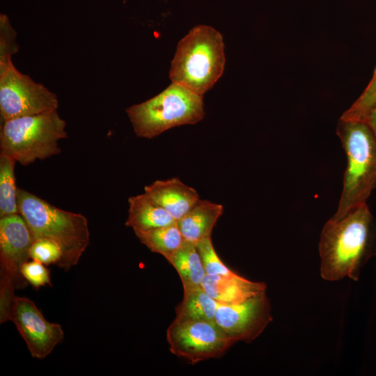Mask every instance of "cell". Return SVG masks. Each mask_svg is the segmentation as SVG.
Here are the masks:
<instances>
[{
	"label": "cell",
	"mask_w": 376,
	"mask_h": 376,
	"mask_svg": "<svg viewBox=\"0 0 376 376\" xmlns=\"http://www.w3.org/2000/svg\"><path fill=\"white\" fill-rule=\"evenodd\" d=\"M202 287L219 304H234L266 292L267 285L249 281L237 273L230 276L207 275Z\"/></svg>",
	"instance_id": "13"
},
{
	"label": "cell",
	"mask_w": 376,
	"mask_h": 376,
	"mask_svg": "<svg viewBox=\"0 0 376 376\" xmlns=\"http://www.w3.org/2000/svg\"><path fill=\"white\" fill-rule=\"evenodd\" d=\"M135 235L150 251L163 256L166 260L185 241L177 222L149 231L135 233Z\"/></svg>",
	"instance_id": "18"
},
{
	"label": "cell",
	"mask_w": 376,
	"mask_h": 376,
	"mask_svg": "<svg viewBox=\"0 0 376 376\" xmlns=\"http://www.w3.org/2000/svg\"><path fill=\"white\" fill-rule=\"evenodd\" d=\"M225 60L221 34L210 26H196L178 42L170 79L203 97L222 75Z\"/></svg>",
	"instance_id": "4"
},
{
	"label": "cell",
	"mask_w": 376,
	"mask_h": 376,
	"mask_svg": "<svg viewBox=\"0 0 376 376\" xmlns=\"http://www.w3.org/2000/svg\"><path fill=\"white\" fill-rule=\"evenodd\" d=\"M12 157L0 153V218L19 214L15 164Z\"/></svg>",
	"instance_id": "19"
},
{
	"label": "cell",
	"mask_w": 376,
	"mask_h": 376,
	"mask_svg": "<svg viewBox=\"0 0 376 376\" xmlns=\"http://www.w3.org/2000/svg\"><path fill=\"white\" fill-rule=\"evenodd\" d=\"M10 320L34 358H45L63 341L64 332L61 326L47 321L35 303L27 297H15Z\"/></svg>",
	"instance_id": "11"
},
{
	"label": "cell",
	"mask_w": 376,
	"mask_h": 376,
	"mask_svg": "<svg viewBox=\"0 0 376 376\" xmlns=\"http://www.w3.org/2000/svg\"><path fill=\"white\" fill-rule=\"evenodd\" d=\"M33 238L20 214L0 218V322L10 320L15 290L27 281L21 267L29 261Z\"/></svg>",
	"instance_id": "7"
},
{
	"label": "cell",
	"mask_w": 376,
	"mask_h": 376,
	"mask_svg": "<svg viewBox=\"0 0 376 376\" xmlns=\"http://www.w3.org/2000/svg\"><path fill=\"white\" fill-rule=\"evenodd\" d=\"M272 321L266 292L234 304H219L215 322L235 342L251 343Z\"/></svg>",
	"instance_id": "10"
},
{
	"label": "cell",
	"mask_w": 376,
	"mask_h": 376,
	"mask_svg": "<svg viewBox=\"0 0 376 376\" xmlns=\"http://www.w3.org/2000/svg\"><path fill=\"white\" fill-rule=\"evenodd\" d=\"M375 71H376V66H375V70H374V72H375Z\"/></svg>",
	"instance_id": "26"
},
{
	"label": "cell",
	"mask_w": 376,
	"mask_h": 376,
	"mask_svg": "<svg viewBox=\"0 0 376 376\" xmlns=\"http://www.w3.org/2000/svg\"><path fill=\"white\" fill-rule=\"evenodd\" d=\"M224 207L208 200L199 199L180 219L178 226L186 241L196 244L210 237L219 218L222 215Z\"/></svg>",
	"instance_id": "14"
},
{
	"label": "cell",
	"mask_w": 376,
	"mask_h": 376,
	"mask_svg": "<svg viewBox=\"0 0 376 376\" xmlns=\"http://www.w3.org/2000/svg\"><path fill=\"white\" fill-rule=\"evenodd\" d=\"M376 105V71L361 95L346 110L340 119L366 122Z\"/></svg>",
	"instance_id": "20"
},
{
	"label": "cell",
	"mask_w": 376,
	"mask_h": 376,
	"mask_svg": "<svg viewBox=\"0 0 376 376\" xmlns=\"http://www.w3.org/2000/svg\"><path fill=\"white\" fill-rule=\"evenodd\" d=\"M56 95L20 72L12 60L0 68L1 121L57 110Z\"/></svg>",
	"instance_id": "9"
},
{
	"label": "cell",
	"mask_w": 376,
	"mask_h": 376,
	"mask_svg": "<svg viewBox=\"0 0 376 376\" xmlns=\"http://www.w3.org/2000/svg\"><path fill=\"white\" fill-rule=\"evenodd\" d=\"M126 113L136 135L146 139L195 124L205 116L203 97L173 82L157 95L128 107Z\"/></svg>",
	"instance_id": "6"
},
{
	"label": "cell",
	"mask_w": 376,
	"mask_h": 376,
	"mask_svg": "<svg viewBox=\"0 0 376 376\" xmlns=\"http://www.w3.org/2000/svg\"><path fill=\"white\" fill-rule=\"evenodd\" d=\"M45 265L31 259L22 265L21 274L24 279L36 289L46 285H52L49 269Z\"/></svg>",
	"instance_id": "24"
},
{
	"label": "cell",
	"mask_w": 376,
	"mask_h": 376,
	"mask_svg": "<svg viewBox=\"0 0 376 376\" xmlns=\"http://www.w3.org/2000/svg\"><path fill=\"white\" fill-rule=\"evenodd\" d=\"M17 203L19 214L33 240L47 239L61 248L62 259L58 267L67 272L75 266L90 244L86 217L54 206L22 189H17Z\"/></svg>",
	"instance_id": "2"
},
{
	"label": "cell",
	"mask_w": 376,
	"mask_h": 376,
	"mask_svg": "<svg viewBox=\"0 0 376 376\" xmlns=\"http://www.w3.org/2000/svg\"><path fill=\"white\" fill-rule=\"evenodd\" d=\"M152 201L164 208L178 221L200 199L197 191L178 178L156 180L144 187Z\"/></svg>",
	"instance_id": "12"
},
{
	"label": "cell",
	"mask_w": 376,
	"mask_h": 376,
	"mask_svg": "<svg viewBox=\"0 0 376 376\" xmlns=\"http://www.w3.org/2000/svg\"><path fill=\"white\" fill-rule=\"evenodd\" d=\"M218 305L202 286L185 290L182 300L175 308V318L214 321Z\"/></svg>",
	"instance_id": "17"
},
{
	"label": "cell",
	"mask_w": 376,
	"mask_h": 376,
	"mask_svg": "<svg viewBox=\"0 0 376 376\" xmlns=\"http://www.w3.org/2000/svg\"><path fill=\"white\" fill-rule=\"evenodd\" d=\"M65 126L57 110L3 121L0 153L22 166L58 155V141L67 137Z\"/></svg>",
	"instance_id": "5"
},
{
	"label": "cell",
	"mask_w": 376,
	"mask_h": 376,
	"mask_svg": "<svg viewBox=\"0 0 376 376\" xmlns=\"http://www.w3.org/2000/svg\"><path fill=\"white\" fill-rule=\"evenodd\" d=\"M196 245L206 274L230 276L236 274L219 258L213 246L211 237L199 241Z\"/></svg>",
	"instance_id": "21"
},
{
	"label": "cell",
	"mask_w": 376,
	"mask_h": 376,
	"mask_svg": "<svg viewBox=\"0 0 376 376\" xmlns=\"http://www.w3.org/2000/svg\"><path fill=\"white\" fill-rule=\"evenodd\" d=\"M320 274L335 281L359 278L363 265L376 255V219L366 204L324 224L319 242Z\"/></svg>",
	"instance_id": "1"
},
{
	"label": "cell",
	"mask_w": 376,
	"mask_h": 376,
	"mask_svg": "<svg viewBox=\"0 0 376 376\" xmlns=\"http://www.w3.org/2000/svg\"><path fill=\"white\" fill-rule=\"evenodd\" d=\"M167 260L177 271L184 291L202 286L206 274L196 244L185 240Z\"/></svg>",
	"instance_id": "16"
},
{
	"label": "cell",
	"mask_w": 376,
	"mask_h": 376,
	"mask_svg": "<svg viewBox=\"0 0 376 376\" xmlns=\"http://www.w3.org/2000/svg\"><path fill=\"white\" fill-rule=\"evenodd\" d=\"M128 217L125 225L134 233L169 226L177 222L164 208L152 201L146 193L128 199Z\"/></svg>",
	"instance_id": "15"
},
{
	"label": "cell",
	"mask_w": 376,
	"mask_h": 376,
	"mask_svg": "<svg viewBox=\"0 0 376 376\" xmlns=\"http://www.w3.org/2000/svg\"><path fill=\"white\" fill-rule=\"evenodd\" d=\"M170 352L191 364L221 357L235 342L214 321L175 318L166 331Z\"/></svg>",
	"instance_id": "8"
},
{
	"label": "cell",
	"mask_w": 376,
	"mask_h": 376,
	"mask_svg": "<svg viewBox=\"0 0 376 376\" xmlns=\"http://www.w3.org/2000/svg\"><path fill=\"white\" fill-rule=\"evenodd\" d=\"M30 257L45 265H55L59 267L62 252L59 246L47 239H35L30 249Z\"/></svg>",
	"instance_id": "22"
},
{
	"label": "cell",
	"mask_w": 376,
	"mask_h": 376,
	"mask_svg": "<svg viewBox=\"0 0 376 376\" xmlns=\"http://www.w3.org/2000/svg\"><path fill=\"white\" fill-rule=\"evenodd\" d=\"M366 123H367L376 135V105L370 113Z\"/></svg>",
	"instance_id": "25"
},
{
	"label": "cell",
	"mask_w": 376,
	"mask_h": 376,
	"mask_svg": "<svg viewBox=\"0 0 376 376\" xmlns=\"http://www.w3.org/2000/svg\"><path fill=\"white\" fill-rule=\"evenodd\" d=\"M19 46L16 42V32L12 27L8 16L0 15V68L6 66L17 53Z\"/></svg>",
	"instance_id": "23"
},
{
	"label": "cell",
	"mask_w": 376,
	"mask_h": 376,
	"mask_svg": "<svg viewBox=\"0 0 376 376\" xmlns=\"http://www.w3.org/2000/svg\"><path fill=\"white\" fill-rule=\"evenodd\" d=\"M347 157L338 209L340 217L367 203L376 188V135L366 122L339 119L336 128Z\"/></svg>",
	"instance_id": "3"
}]
</instances>
